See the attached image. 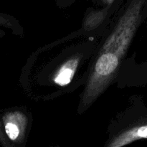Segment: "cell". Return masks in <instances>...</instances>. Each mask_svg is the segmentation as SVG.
I'll return each instance as SVG.
<instances>
[{"label":"cell","mask_w":147,"mask_h":147,"mask_svg":"<svg viewBox=\"0 0 147 147\" xmlns=\"http://www.w3.org/2000/svg\"><path fill=\"white\" fill-rule=\"evenodd\" d=\"M146 0H131L93 65L82 99L86 109L103 93L117 73L142 20Z\"/></svg>","instance_id":"cell-1"},{"label":"cell","mask_w":147,"mask_h":147,"mask_svg":"<svg viewBox=\"0 0 147 147\" xmlns=\"http://www.w3.org/2000/svg\"><path fill=\"white\" fill-rule=\"evenodd\" d=\"M107 9L103 10V11H90V14L86 17V27L91 29L96 27L100 22H101L102 20L105 17Z\"/></svg>","instance_id":"cell-5"},{"label":"cell","mask_w":147,"mask_h":147,"mask_svg":"<svg viewBox=\"0 0 147 147\" xmlns=\"http://www.w3.org/2000/svg\"><path fill=\"white\" fill-rule=\"evenodd\" d=\"M53 147H59V146H53Z\"/></svg>","instance_id":"cell-9"},{"label":"cell","mask_w":147,"mask_h":147,"mask_svg":"<svg viewBox=\"0 0 147 147\" xmlns=\"http://www.w3.org/2000/svg\"><path fill=\"white\" fill-rule=\"evenodd\" d=\"M80 63V57H72L59 68L54 77V82L60 86H65L70 83Z\"/></svg>","instance_id":"cell-4"},{"label":"cell","mask_w":147,"mask_h":147,"mask_svg":"<svg viewBox=\"0 0 147 147\" xmlns=\"http://www.w3.org/2000/svg\"><path fill=\"white\" fill-rule=\"evenodd\" d=\"M57 1H60V2L63 3V4H65V3H69L70 1H73V0H57Z\"/></svg>","instance_id":"cell-8"},{"label":"cell","mask_w":147,"mask_h":147,"mask_svg":"<svg viewBox=\"0 0 147 147\" xmlns=\"http://www.w3.org/2000/svg\"><path fill=\"white\" fill-rule=\"evenodd\" d=\"M0 144L3 147H17L9 140L8 138L5 137L1 131H0Z\"/></svg>","instance_id":"cell-6"},{"label":"cell","mask_w":147,"mask_h":147,"mask_svg":"<svg viewBox=\"0 0 147 147\" xmlns=\"http://www.w3.org/2000/svg\"><path fill=\"white\" fill-rule=\"evenodd\" d=\"M28 120L21 113L8 116L4 123V132L9 140L17 147H25Z\"/></svg>","instance_id":"cell-3"},{"label":"cell","mask_w":147,"mask_h":147,"mask_svg":"<svg viewBox=\"0 0 147 147\" xmlns=\"http://www.w3.org/2000/svg\"><path fill=\"white\" fill-rule=\"evenodd\" d=\"M142 139H147V122L137 123L113 132L104 147H125Z\"/></svg>","instance_id":"cell-2"},{"label":"cell","mask_w":147,"mask_h":147,"mask_svg":"<svg viewBox=\"0 0 147 147\" xmlns=\"http://www.w3.org/2000/svg\"><path fill=\"white\" fill-rule=\"evenodd\" d=\"M102 1H103V3L107 4V5H111V4H113V2L115 0H102Z\"/></svg>","instance_id":"cell-7"}]
</instances>
